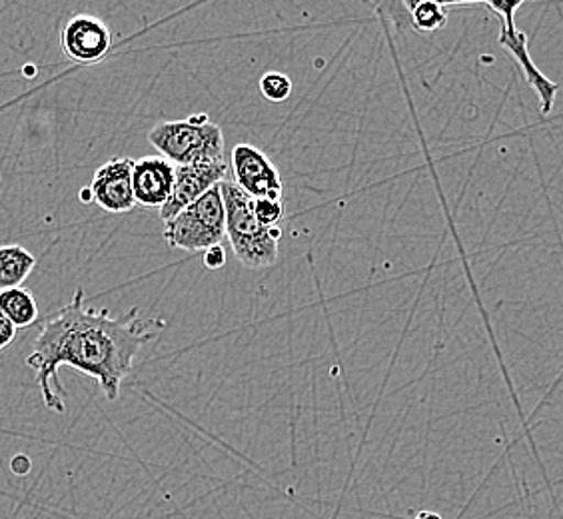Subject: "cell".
<instances>
[{"label":"cell","instance_id":"1","mask_svg":"<svg viewBox=\"0 0 563 519\" xmlns=\"http://www.w3.org/2000/svg\"><path fill=\"white\" fill-rule=\"evenodd\" d=\"M163 325L161 320H142L139 308L122 316L87 308L85 290L78 288L73 300L44 322L33 352L26 356V366L36 374L44 406L56 413L66 411L65 391L58 378L60 366L97 379L107 400H119L120 386L131 374L134 357Z\"/></svg>","mask_w":563,"mask_h":519},{"label":"cell","instance_id":"2","mask_svg":"<svg viewBox=\"0 0 563 519\" xmlns=\"http://www.w3.org/2000/svg\"><path fill=\"white\" fill-rule=\"evenodd\" d=\"M218 188L227 214V239L234 256L249 270L268 268L278 260L280 227H262L258 218L254 217V200L232 180L220 183Z\"/></svg>","mask_w":563,"mask_h":519},{"label":"cell","instance_id":"3","mask_svg":"<svg viewBox=\"0 0 563 519\" xmlns=\"http://www.w3.org/2000/svg\"><path fill=\"white\" fill-rule=\"evenodd\" d=\"M148 142L174 166L224 161V132L207 112L158 122L148 132Z\"/></svg>","mask_w":563,"mask_h":519},{"label":"cell","instance_id":"4","mask_svg":"<svg viewBox=\"0 0 563 519\" xmlns=\"http://www.w3.org/2000/svg\"><path fill=\"white\" fill-rule=\"evenodd\" d=\"M218 186L164 222V240L170 249L207 252L212 246H222L227 239V214Z\"/></svg>","mask_w":563,"mask_h":519},{"label":"cell","instance_id":"5","mask_svg":"<svg viewBox=\"0 0 563 519\" xmlns=\"http://www.w3.org/2000/svg\"><path fill=\"white\" fill-rule=\"evenodd\" d=\"M479 7H486L489 11L498 14V19L501 21V33H499L498 43L520 65L528 85L536 90V95L540 98L542 114H550L560 87L543 75L542 70L531 60L528 34L516 26V12L520 11L523 2L521 0H518V2H486V4H479Z\"/></svg>","mask_w":563,"mask_h":519},{"label":"cell","instance_id":"6","mask_svg":"<svg viewBox=\"0 0 563 519\" xmlns=\"http://www.w3.org/2000/svg\"><path fill=\"white\" fill-rule=\"evenodd\" d=\"M234 185L252 200L276 198L282 200L284 185L280 170L272 163L271 156L254 144H236L230 154Z\"/></svg>","mask_w":563,"mask_h":519},{"label":"cell","instance_id":"7","mask_svg":"<svg viewBox=\"0 0 563 519\" xmlns=\"http://www.w3.org/2000/svg\"><path fill=\"white\" fill-rule=\"evenodd\" d=\"M60 46L65 55L78 65H98L112 48V33L107 22L98 16L75 14L60 33Z\"/></svg>","mask_w":563,"mask_h":519},{"label":"cell","instance_id":"8","mask_svg":"<svg viewBox=\"0 0 563 519\" xmlns=\"http://www.w3.org/2000/svg\"><path fill=\"white\" fill-rule=\"evenodd\" d=\"M227 174V161L176 166L173 195L168 198V202L161 208L163 222L173 220L176 214H180L185 210L186 206L195 205L196 200H200L208 190L224 183Z\"/></svg>","mask_w":563,"mask_h":519},{"label":"cell","instance_id":"9","mask_svg":"<svg viewBox=\"0 0 563 519\" xmlns=\"http://www.w3.org/2000/svg\"><path fill=\"white\" fill-rule=\"evenodd\" d=\"M132 158H110L98 168L88 186L92 202L109 214H126L136 206L132 195Z\"/></svg>","mask_w":563,"mask_h":519},{"label":"cell","instance_id":"10","mask_svg":"<svg viewBox=\"0 0 563 519\" xmlns=\"http://www.w3.org/2000/svg\"><path fill=\"white\" fill-rule=\"evenodd\" d=\"M176 166L163 156H144L132 164V195L134 202L161 210L173 195Z\"/></svg>","mask_w":563,"mask_h":519},{"label":"cell","instance_id":"11","mask_svg":"<svg viewBox=\"0 0 563 519\" xmlns=\"http://www.w3.org/2000/svg\"><path fill=\"white\" fill-rule=\"evenodd\" d=\"M36 258L19 244L0 246V290L19 288L31 276Z\"/></svg>","mask_w":563,"mask_h":519},{"label":"cell","instance_id":"12","mask_svg":"<svg viewBox=\"0 0 563 519\" xmlns=\"http://www.w3.org/2000/svg\"><path fill=\"white\" fill-rule=\"evenodd\" d=\"M0 312L9 318L16 330L29 328L38 320V303L34 300L33 292L26 288H9L0 290Z\"/></svg>","mask_w":563,"mask_h":519},{"label":"cell","instance_id":"13","mask_svg":"<svg viewBox=\"0 0 563 519\" xmlns=\"http://www.w3.org/2000/svg\"><path fill=\"white\" fill-rule=\"evenodd\" d=\"M406 11L410 12V29L420 34H432L442 31L448 24V9L444 2L435 0H404Z\"/></svg>","mask_w":563,"mask_h":519},{"label":"cell","instance_id":"14","mask_svg":"<svg viewBox=\"0 0 563 519\" xmlns=\"http://www.w3.org/2000/svg\"><path fill=\"white\" fill-rule=\"evenodd\" d=\"M261 92L268 102L280 104L292 95V80L282 73H266L261 78Z\"/></svg>","mask_w":563,"mask_h":519},{"label":"cell","instance_id":"15","mask_svg":"<svg viewBox=\"0 0 563 519\" xmlns=\"http://www.w3.org/2000/svg\"><path fill=\"white\" fill-rule=\"evenodd\" d=\"M254 217L258 218L262 227H280L282 218H284V202L276 198L254 200Z\"/></svg>","mask_w":563,"mask_h":519},{"label":"cell","instance_id":"16","mask_svg":"<svg viewBox=\"0 0 563 519\" xmlns=\"http://www.w3.org/2000/svg\"><path fill=\"white\" fill-rule=\"evenodd\" d=\"M202 260H205V266H207L208 270H220L227 264V250L222 249V246H212V249H208L205 252Z\"/></svg>","mask_w":563,"mask_h":519},{"label":"cell","instance_id":"17","mask_svg":"<svg viewBox=\"0 0 563 519\" xmlns=\"http://www.w3.org/2000/svg\"><path fill=\"white\" fill-rule=\"evenodd\" d=\"M16 338V328L9 322V318L0 312V354L11 346Z\"/></svg>","mask_w":563,"mask_h":519},{"label":"cell","instance_id":"18","mask_svg":"<svg viewBox=\"0 0 563 519\" xmlns=\"http://www.w3.org/2000/svg\"><path fill=\"white\" fill-rule=\"evenodd\" d=\"M31 460L26 457V455H16V457H12L11 467L12 472H16V474H29V470H31Z\"/></svg>","mask_w":563,"mask_h":519},{"label":"cell","instance_id":"19","mask_svg":"<svg viewBox=\"0 0 563 519\" xmlns=\"http://www.w3.org/2000/svg\"><path fill=\"white\" fill-rule=\"evenodd\" d=\"M413 519H442V516L435 511H420Z\"/></svg>","mask_w":563,"mask_h":519},{"label":"cell","instance_id":"20","mask_svg":"<svg viewBox=\"0 0 563 519\" xmlns=\"http://www.w3.org/2000/svg\"><path fill=\"white\" fill-rule=\"evenodd\" d=\"M80 200H82V202H92V196H90L88 188H85V190L80 192Z\"/></svg>","mask_w":563,"mask_h":519}]
</instances>
